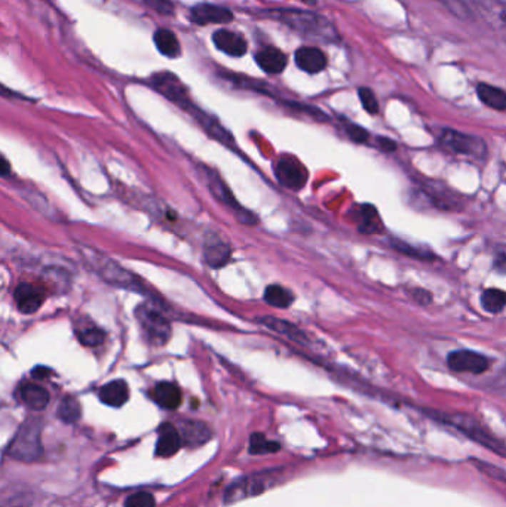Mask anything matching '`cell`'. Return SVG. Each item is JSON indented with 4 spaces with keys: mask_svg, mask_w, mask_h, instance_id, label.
<instances>
[{
    "mask_svg": "<svg viewBox=\"0 0 506 507\" xmlns=\"http://www.w3.org/2000/svg\"><path fill=\"white\" fill-rule=\"evenodd\" d=\"M261 15L285 24L291 30L315 42L333 43L339 41V33L335 27L320 14L300 9H269L261 12Z\"/></svg>",
    "mask_w": 506,
    "mask_h": 507,
    "instance_id": "obj_1",
    "label": "cell"
},
{
    "mask_svg": "<svg viewBox=\"0 0 506 507\" xmlns=\"http://www.w3.org/2000/svg\"><path fill=\"white\" fill-rule=\"evenodd\" d=\"M432 417L438 421L447 424L448 427H453L459 434L470 438L471 441L489 448L490 451L499 454H506V448L500 441H497L489 430H487L481 423H478L474 417L466 414H448V412H432Z\"/></svg>",
    "mask_w": 506,
    "mask_h": 507,
    "instance_id": "obj_2",
    "label": "cell"
},
{
    "mask_svg": "<svg viewBox=\"0 0 506 507\" xmlns=\"http://www.w3.org/2000/svg\"><path fill=\"white\" fill-rule=\"evenodd\" d=\"M42 424L39 420L30 419L27 420L20 430L16 431L15 438L8 446V454L18 460L31 463L37 459H41L44 449H42Z\"/></svg>",
    "mask_w": 506,
    "mask_h": 507,
    "instance_id": "obj_3",
    "label": "cell"
},
{
    "mask_svg": "<svg viewBox=\"0 0 506 507\" xmlns=\"http://www.w3.org/2000/svg\"><path fill=\"white\" fill-rule=\"evenodd\" d=\"M472 12L481 18L502 42L506 43V2L505 0H466Z\"/></svg>",
    "mask_w": 506,
    "mask_h": 507,
    "instance_id": "obj_4",
    "label": "cell"
},
{
    "mask_svg": "<svg viewBox=\"0 0 506 507\" xmlns=\"http://www.w3.org/2000/svg\"><path fill=\"white\" fill-rule=\"evenodd\" d=\"M440 143L444 148L456 155L474 159H484L487 156V144L482 138L463 134L455 129H444L440 135Z\"/></svg>",
    "mask_w": 506,
    "mask_h": 507,
    "instance_id": "obj_5",
    "label": "cell"
},
{
    "mask_svg": "<svg viewBox=\"0 0 506 507\" xmlns=\"http://www.w3.org/2000/svg\"><path fill=\"white\" fill-rule=\"evenodd\" d=\"M136 316L144 337L150 343L155 346H162L170 340L171 325L168 322V319L156 309L146 304L140 306L136 312Z\"/></svg>",
    "mask_w": 506,
    "mask_h": 507,
    "instance_id": "obj_6",
    "label": "cell"
},
{
    "mask_svg": "<svg viewBox=\"0 0 506 507\" xmlns=\"http://www.w3.org/2000/svg\"><path fill=\"white\" fill-rule=\"evenodd\" d=\"M276 178L291 190H298L308 181V171L302 162L291 156L280 158L276 163Z\"/></svg>",
    "mask_w": 506,
    "mask_h": 507,
    "instance_id": "obj_7",
    "label": "cell"
},
{
    "mask_svg": "<svg viewBox=\"0 0 506 507\" xmlns=\"http://www.w3.org/2000/svg\"><path fill=\"white\" fill-rule=\"evenodd\" d=\"M447 364L450 369L456 372H470V374H482L490 368V361L484 354L472 350H456L448 354Z\"/></svg>",
    "mask_w": 506,
    "mask_h": 507,
    "instance_id": "obj_8",
    "label": "cell"
},
{
    "mask_svg": "<svg viewBox=\"0 0 506 507\" xmlns=\"http://www.w3.org/2000/svg\"><path fill=\"white\" fill-rule=\"evenodd\" d=\"M18 310L24 314H33L39 310L45 302V291L31 284H20L14 292Z\"/></svg>",
    "mask_w": 506,
    "mask_h": 507,
    "instance_id": "obj_9",
    "label": "cell"
},
{
    "mask_svg": "<svg viewBox=\"0 0 506 507\" xmlns=\"http://www.w3.org/2000/svg\"><path fill=\"white\" fill-rule=\"evenodd\" d=\"M153 86L162 92L165 97L170 98L171 101L180 104L181 107L186 106H192L189 98L186 96V91L183 88V85L180 83V81L174 76L171 73H158L152 78Z\"/></svg>",
    "mask_w": 506,
    "mask_h": 507,
    "instance_id": "obj_10",
    "label": "cell"
},
{
    "mask_svg": "<svg viewBox=\"0 0 506 507\" xmlns=\"http://www.w3.org/2000/svg\"><path fill=\"white\" fill-rule=\"evenodd\" d=\"M192 21L199 26H208V24H223L231 23L233 20V14L231 9L210 5V4H201L195 6L191 12Z\"/></svg>",
    "mask_w": 506,
    "mask_h": 507,
    "instance_id": "obj_11",
    "label": "cell"
},
{
    "mask_svg": "<svg viewBox=\"0 0 506 507\" xmlns=\"http://www.w3.org/2000/svg\"><path fill=\"white\" fill-rule=\"evenodd\" d=\"M213 42L217 46V49L231 56H242L247 53L248 49L246 37L226 29L217 30L213 34Z\"/></svg>",
    "mask_w": 506,
    "mask_h": 507,
    "instance_id": "obj_12",
    "label": "cell"
},
{
    "mask_svg": "<svg viewBox=\"0 0 506 507\" xmlns=\"http://www.w3.org/2000/svg\"><path fill=\"white\" fill-rule=\"evenodd\" d=\"M294 58L297 67L309 74L321 73L327 67V55L318 48H300L295 51Z\"/></svg>",
    "mask_w": 506,
    "mask_h": 507,
    "instance_id": "obj_13",
    "label": "cell"
},
{
    "mask_svg": "<svg viewBox=\"0 0 506 507\" xmlns=\"http://www.w3.org/2000/svg\"><path fill=\"white\" fill-rule=\"evenodd\" d=\"M183 438L180 431L170 423H163L159 427V435L156 442V456L171 457L180 449Z\"/></svg>",
    "mask_w": 506,
    "mask_h": 507,
    "instance_id": "obj_14",
    "label": "cell"
},
{
    "mask_svg": "<svg viewBox=\"0 0 506 507\" xmlns=\"http://www.w3.org/2000/svg\"><path fill=\"white\" fill-rule=\"evenodd\" d=\"M96 265L98 266V273L106 279L108 280L110 284H113V285H118V287H123V288H138L140 285L137 284V280L131 276L129 273H126L123 269H121L118 265H115V262H111L110 260L104 261L103 265L101 262H96Z\"/></svg>",
    "mask_w": 506,
    "mask_h": 507,
    "instance_id": "obj_15",
    "label": "cell"
},
{
    "mask_svg": "<svg viewBox=\"0 0 506 507\" xmlns=\"http://www.w3.org/2000/svg\"><path fill=\"white\" fill-rule=\"evenodd\" d=\"M255 63L269 74H279L287 66V55L276 48H265L255 53Z\"/></svg>",
    "mask_w": 506,
    "mask_h": 507,
    "instance_id": "obj_16",
    "label": "cell"
},
{
    "mask_svg": "<svg viewBox=\"0 0 506 507\" xmlns=\"http://www.w3.org/2000/svg\"><path fill=\"white\" fill-rule=\"evenodd\" d=\"M98 398L103 404H106L108 406L119 408V406L125 405L126 401L129 399L128 384L123 380L110 381L100 389Z\"/></svg>",
    "mask_w": 506,
    "mask_h": 507,
    "instance_id": "obj_17",
    "label": "cell"
},
{
    "mask_svg": "<svg viewBox=\"0 0 506 507\" xmlns=\"http://www.w3.org/2000/svg\"><path fill=\"white\" fill-rule=\"evenodd\" d=\"M263 485H265L263 481H261V479L257 478V476L242 479V481L233 483V485L229 488V491L226 493V496H224V501H226V503H233V501L246 498V497H248V496L258 494V493H261V491L265 490Z\"/></svg>",
    "mask_w": 506,
    "mask_h": 507,
    "instance_id": "obj_18",
    "label": "cell"
},
{
    "mask_svg": "<svg viewBox=\"0 0 506 507\" xmlns=\"http://www.w3.org/2000/svg\"><path fill=\"white\" fill-rule=\"evenodd\" d=\"M152 398L163 409H177L181 405V390L173 383H159L152 390Z\"/></svg>",
    "mask_w": 506,
    "mask_h": 507,
    "instance_id": "obj_19",
    "label": "cell"
},
{
    "mask_svg": "<svg viewBox=\"0 0 506 507\" xmlns=\"http://www.w3.org/2000/svg\"><path fill=\"white\" fill-rule=\"evenodd\" d=\"M181 438L183 442L189 446H199L210 441L211 438V430L208 429L207 424H203L201 421H183L181 427Z\"/></svg>",
    "mask_w": 506,
    "mask_h": 507,
    "instance_id": "obj_20",
    "label": "cell"
},
{
    "mask_svg": "<svg viewBox=\"0 0 506 507\" xmlns=\"http://www.w3.org/2000/svg\"><path fill=\"white\" fill-rule=\"evenodd\" d=\"M21 401L33 411H42L49 404V393L39 384L26 383L21 387Z\"/></svg>",
    "mask_w": 506,
    "mask_h": 507,
    "instance_id": "obj_21",
    "label": "cell"
},
{
    "mask_svg": "<svg viewBox=\"0 0 506 507\" xmlns=\"http://www.w3.org/2000/svg\"><path fill=\"white\" fill-rule=\"evenodd\" d=\"M477 93L481 103H484L487 107L497 111L506 110V91L489 83H480L477 86Z\"/></svg>",
    "mask_w": 506,
    "mask_h": 507,
    "instance_id": "obj_22",
    "label": "cell"
},
{
    "mask_svg": "<svg viewBox=\"0 0 506 507\" xmlns=\"http://www.w3.org/2000/svg\"><path fill=\"white\" fill-rule=\"evenodd\" d=\"M153 42L158 48V51L168 56V58H177L181 53L180 42L177 39V36L168 29H159L153 34Z\"/></svg>",
    "mask_w": 506,
    "mask_h": 507,
    "instance_id": "obj_23",
    "label": "cell"
},
{
    "mask_svg": "<svg viewBox=\"0 0 506 507\" xmlns=\"http://www.w3.org/2000/svg\"><path fill=\"white\" fill-rule=\"evenodd\" d=\"M231 257V250L226 242L213 239L205 243V260L211 267H221Z\"/></svg>",
    "mask_w": 506,
    "mask_h": 507,
    "instance_id": "obj_24",
    "label": "cell"
},
{
    "mask_svg": "<svg viewBox=\"0 0 506 507\" xmlns=\"http://www.w3.org/2000/svg\"><path fill=\"white\" fill-rule=\"evenodd\" d=\"M265 302L269 306L285 309L290 307L294 302V295L290 290L280 287V285H269L265 291Z\"/></svg>",
    "mask_w": 506,
    "mask_h": 507,
    "instance_id": "obj_25",
    "label": "cell"
},
{
    "mask_svg": "<svg viewBox=\"0 0 506 507\" xmlns=\"http://www.w3.org/2000/svg\"><path fill=\"white\" fill-rule=\"evenodd\" d=\"M481 306L489 313H500L506 307V292L497 288H487L481 294Z\"/></svg>",
    "mask_w": 506,
    "mask_h": 507,
    "instance_id": "obj_26",
    "label": "cell"
},
{
    "mask_svg": "<svg viewBox=\"0 0 506 507\" xmlns=\"http://www.w3.org/2000/svg\"><path fill=\"white\" fill-rule=\"evenodd\" d=\"M260 322L263 324L265 327L279 332V334H285L288 338H291V340H295L298 343H303L305 342V334L303 332H300L295 327H293L291 324L288 322H284V321H280V319H276V317H261L260 319Z\"/></svg>",
    "mask_w": 506,
    "mask_h": 507,
    "instance_id": "obj_27",
    "label": "cell"
},
{
    "mask_svg": "<svg viewBox=\"0 0 506 507\" xmlns=\"http://www.w3.org/2000/svg\"><path fill=\"white\" fill-rule=\"evenodd\" d=\"M82 409H81V404L78 402L76 398L73 396H66L59 406V417L67 423V424H73L76 423L81 419Z\"/></svg>",
    "mask_w": 506,
    "mask_h": 507,
    "instance_id": "obj_28",
    "label": "cell"
},
{
    "mask_svg": "<svg viewBox=\"0 0 506 507\" xmlns=\"http://www.w3.org/2000/svg\"><path fill=\"white\" fill-rule=\"evenodd\" d=\"M78 337L82 344L88 346V347H96L98 344H101L104 342V332L96 327V325H81V328L78 329Z\"/></svg>",
    "mask_w": 506,
    "mask_h": 507,
    "instance_id": "obj_29",
    "label": "cell"
},
{
    "mask_svg": "<svg viewBox=\"0 0 506 507\" xmlns=\"http://www.w3.org/2000/svg\"><path fill=\"white\" fill-rule=\"evenodd\" d=\"M379 214L376 208L371 205H364L361 208V224H360V232L363 233H374L379 229Z\"/></svg>",
    "mask_w": 506,
    "mask_h": 507,
    "instance_id": "obj_30",
    "label": "cell"
},
{
    "mask_svg": "<svg viewBox=\"0 0 506 507\" xmlns=\"http://www.w3.org/2000/svg\"><path fill=\"white\" fill-rule=\"evenodd\" d=\"M437 2L442 5L450 14L455 15L456 18H460V20H470L474 15L466 0H437Z\"/></svg>",
    "mask_w": 506,
    "mask_h": 507,
    "instance_id": "obj_31",
    "label": "cell"
},
{
    "mask_svg": "<svg viewBox=\"0 0 506 507\" xmlns=\"http://www.w3.org/2000/svg\"><path fill=\"white\" fill-rule=\"evenodd\" d=\"M278 449H279V444L268 441L265 435L254 434L250 438V453L251 454H268V453H275V451H278Z\"/></svg>",
    "mask_w": 506,
    "mask_h": 507,
    "instance_id": "obj_32",
    "label": "cell"
},
{
    "mask_svg": "<svg viewBox=\"0 0 506 507\" xmlns=\"http://www.w3.org/2000/svg\"><path fill=\"white\" fill-rule=\"evenodd\" d=\"M125 507H156V501L155 497L150 493L140 491V493L131 494L126 498Z\"/></svg>",
    "mask_w": 506,
    "mask_h": 507,
    "instance_id": "obj_33",
    "label": "cell"
},
{
    "mask_svg": "<svg viewBox=\"0 0 506 507\" xmlns=\"http://www.w3.org/2000/svg\"><path fill=\"white\" fill-rule=\"evenodd\" d=\"M358 96H360L361 104L365 108V111L370 113V115H378L379 101H378L376 96H374V92L370 88H360Z\"/></svg>",
    "mask_w": 506,
    "mask_h": 507,
    "instance_id": "obj_34",
    "label": "cell"
},
{
    "mask_svg": "<svg viewBox=\"0 0 506 507\" xmlns=\"http://www.w3.org/2000/svg\"><path fill=\"white\" fill-rule=\"evenodd\" d=\"M392 245L397 251H400V252H403L405 255H410V257L419 258V260H432L434 258L430 254H425L423 251H419V250H416L413 247H410V245H407V243H404L401 240H393Z\"/></svg>",
    "mask_w": 506,
    "mask_h": 507,
    "instance_id": "obj_35",
    "label": "cell"
},
{
    "mask_svg": "<svg viewBox=\"0 0 506 507\" xmlns=\"http://www.w3.org/2000/svg\"><path fill=\"white\" fill-rule=\"evenodd\" d=\"M346 133L349 138L355 143H365L368 140V133L363 128L355 123H346Z\"/></svg>",
    "mask_w": 506,
    "mask_h": 507,
    "instance_id": "obj_36",
    "label": "cell"
},
{
    "mask_svg": "<svg viewBox=\"0 0 506 507\" xmlns=\"http://www.w3.org/2000/svg\"><path fill=\"white\" fill-rule=\"evenodd\" d=\"M144 2L155 9L156 12L162 14V15H171L173 14V4L170 0H144Z\"/></svg>",
    "mask_w": 506,
    "mask_h": 507,
    "instance_id": "obj_37",
    "label": "cell"
},
{
    "mask_svg": "<svg viewBox=\"0 0 506 507\" xmlns=\"http://www.w3.org/2000/svg\"><path fill=\"white\" fill-rule=\"evenodd\" d=\"M411 295H413V298L419 304H423V306H427V304H430V302H432V295H430V292L426 290L416 288V290L411 291Z\"/></svg>",
    "mask_w": 506,
    "mask_h": 507,
    "instance_id": "obj_38",
    "label": "cell"
},
{
    "mask_svg": "<svg viewBox=\"0 0 506 507\" xmlns=\"http://www.w3.org/2000/svg\"><path fill=\"white\" fill-rule=\"evenodd\" d=\"M26 496L20 494V496H11L9 498H4V504L2 507H29V504H26Z\"/></svg>",
    "mask_w": 506,
    "mask_h": 507,
    "instance_id": "obj_39",
    "label": "cell"
},
{
    "mask_svg": "<svg viewBox=\"0 0 506 507\" xmlns=\"http://www.w3.org/2000/svg\"><path fill=\"white\" fill-rule=\"evenodd\" d=\"M378 144L383 150V152H395V148H397L395 143L389 138H383V137L378 138Z\"/></svg>",
    "mask_w": 506,
    "mask_h": 507,
    "instance_id": "obj_40",
    "label": "cell"
},
{
    "mask_svg": "<svg viewBox=\"0 0 506 507\" xmlns=\"http://www.w3.org/2000/svg\"><path fill=\"white\" fill-rule=\"evenodd\" d=\"M495 269L503 275H506V254H502L495 261Z\"/></svg>",
    "mask_w": 506,
    "mask_h": 507,
    "instance_id": "obj_41",
    "label": "cell"
},
{
    "mask_svg": "<svg viewBox=\"0 0 506 507\" xmlns=\"http://www.w3.org/2000/svg\"><path fill=\"white\" fill-rule=\"evenodd\" d=\"M2 163H4V171H2V174L6 175V174H8V162H6V159H4Z\"/></svg>",
    "mask_w": 506,
    "mask_h": 507,
    "instance_id": "obj_42",
    "label": "cell"
},
{
    "mask_svg": "<svg viewBox=\"0 0 506 507\" xmlns=\"http://www.w3.org/2000/svg\"><path fill=\"white\" fill-rule=\"evenodd\" d=\"M302 2H305L308 5H316V0H302Z\"/></svg>",
    "mask_w": 506,
    "mask_h": 507,
    "instance_id": "obj_43",
    "label": "cell"
}]
</instances>
